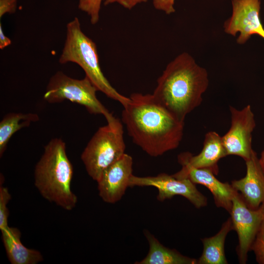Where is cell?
I'll return each mask as SVG.
<instances>
[{
    "label": "cell",
    "mask_w": 264,
    "mask_h": 264,
    "mask_svg": "<svg viewBox=\"0 0 264 264\" xmlns=\"http://www.w3.org/2000/svg\"><path fill=\"white\" fill-rule=\"evenodd\" d=\"M129 98L123 107L122 121L134 143L153 157L177 148L184 122L160 104L153 94L135 92Z\"/></svg>",
    "instance_id": "1"
},
{
    "label": "cell",
    "mask_w": 264,
    "mask_h": 264,
    "mask_svg": "<svg viewBox=\"0 0 264 264\" xmlns=\"http://www.w3.org/2000/svg\"><path fill=\"white\" fill-rule=\"evenodd\" d=\"M208 83L206 70L183 52L167 65L152 94L160 104L184 122L186 115L201 103Z\"/></svg>",
    "instance_id": "2"
},
{
    "label": "cell",
    "mask_w": 264,
    "mask_h": 264,
    "mask_svg": "<svg viewBox=\"0 0 264 264\" xmlns=\"http://www.w3.org/2000/svg\"><path fill=\"white\" fill-rule=\"evenodd\" d=\"M73 168L66 152L65 143L60 138L51 139L34 171L35 185L42 197L67 211L77 203L71 189Z\"/></svg>",
    "instance_id": "3"
},
{
    "label": "cell",
    "mask_w": 264,
    "mask_h": 264,
    "mask_svg": "<svg viewBox=\"0 0 264 264\" xmlns=\"http://www.w3.org/2000/svg\"><path fill=\"white\" fill-rule=\"evenodd\" d=\"M66 27V38L59 63L77 64L98 91L118 101L123 107L126 105L130 101L129 97L118 92L104 76L100 66L96 44L83 32L78 18L75 17L67 23Z\"/></svg>",
    "instance_id": "4"
},
{
    "label": "cell",
    "mask_w": 264,
    "mask_h": 264,
    "mask_svg": "<svg viewBox=\"0 0 264 264\" xmlns=\"http://www.w3.org/2000/svg\"><path fill=\"white\" fill-rule=\"evenodd\" d=\"M125 149L122 122L114 117L95 132L81 158L88 175L97 182L104 171L125 154Z\"/></svg>",
    "instance_id": "5"
},
{
    "label": "cell",
    "mask_w": 264,
    "mask_h": 264,
    "mask_svg": "<svg viewBox=\"0 0 264 264\" xmlns=\"http://www.w3.org/2000/svg\"><path fill=\"white\" fill-rule=\"evenodd\" d=\"M97 91L86 76L82 79H76L59 71L50 79L44 97L50 103L66 100L77 103L84 106L91 114L103 115L109 122L114 116L98 100Z\"/></svg>",
    "instance_id": "6"
},
{
    "label": "cell",
    "mask_w": 264,
    "mask_h": 264,
    "mask_svg": "<svg viewBox=\"0 0 264 264\" xmlns=\"http://www.w3.org/2000/svg\"><path fill=\"white\" fill-rule=\"evenodd\" d=\"M233 230L238 235L239 244L237 248L240 264L247 260L248 252L254 241L260 225L264 219V202L256 210L246 205L241 195L238 193L233 198L231 211Z\"/></svg>",
    "instance_id": "7"
},
{
    "label": "cell",
    "mask_w": 264,
    "mask_h": 264,
    "mask_svg": "<svg viewBox=\"0 0 264 264\" xmlns=\"http://www.w3.org/2000/svg\"><path fill=\"white\" fill-rule=\"evenodd\" d=\"M129 187L153 186L158 190L159 201L181 196L187 199L196 208L207 204V198L196 188L195 184L187 178H179L173 175L161 173L156 176H137L132 175L129 180Z\"/></svg>",
    "instance_id": "8"
},
{
    "label": "cell",
    "mask_w": 264,
    "mask_h": 264,
    "mask_svg": "<svg viewBox=\"0 0 264 264\" xmlns=\"http://www.w3.org/2000/svg\"><path fill=\"white\" fill-rule=\"evenodd\" d=\"M231 126L222 136L227 155H235L244 161L249 159L254 152L252 148V132L256 127L254 113L248 105L242 110L230 106Z\"/></svg>",
    "instance_id": "9"
},
{
    "label": "cell",
    "mask_w": 264,
    "mask_h": 264,
    "mask_svg": "<svg viewBox=\"0 0 264 264\" xmlns=\"http://www.w3.org/2000/svg\"><path fill=\"white\" fill-rule=\"evenodd\" d=\"M232 14L224 22L225 32L235 36L237 42L244 44L252 35L257 34L264 39V28L260 18V0H232Z\"/></svg>",
    "instance_id": "10"
},
{
    "label": "cell",
    "mask_w": 264,
    "mask_h": 264,
    "mask_svg": "<svg viewBox=\"0 0 264 264\" xmlns=\"http://www.w3.org/2000/svg\"><path fill=\"white\" fill-rule=\"evenodd\" d=\"M178 161L182 168L173 175L177 178L189 179L195 184L205 186L212 194L217 207L222 208L230 213L233 198L238 193L231 184L220 181L209 169L197 168L191 165L184 152L178 155Z\"/></svg>",
    "instance_id": "11"
},
{
    "label": "cell",
    "mask_w": 264,
    "mask_h": 264,
    "mask_svg": "<svg viewBox=\"0 0 264 264\" xmlns=\"http://www.w3.org/2000/svg\"><path fill=\"white\" fill-rule=\"evenodd\" d=\"M132 157L124 154L106 169L97 181L99 196L103 201L114 203L125 194L132 175Z\"/></svg>",
    "instance_id": "12"
},
{
    "label": "cell",
    "mask_w": 264,
    "mask_h": 264,
    "mask_svg": "<svg viewBox=\"0 0 264 264\" xmlns=\"http://www.w3.org/2000/svg\"><path fill=\"white\" fill-rule=\"evenodd\" d=\"M245 162V176L233 180L231 185L241 195L248 207L256 210L264 202V173L254 151L250 158Z\"/></svg>",
    "instance_id": "13"
},
{
    "label": "cell",
    "mask_w": 264,
    "mask_h": 264,
    "mask_svg": "<svg viewBox=\"0 0 264 264\" xmlns=\"http://www.w3.org/2000/svg\"><path fill=\"white\" fill-rule=\"evenodd\" d=\"M189 163L197 168L208 169L215 175L219 173L218 161L227 156L222 136L214 131L207 132L201 152L193 155L190 152H184Z\"/></svg>",
    "instance_id": "14"
},
{
    "label": "cell",
    "mask_w": 264,
    "mask_h": 264,
    "mask_svg": "<svg viewBox=\"0 0 264 264\" xmlns=\"http://www.w3.org/2000/svg\"><path fill=\"white\" fill-rule=\"evenodd\" d=\"M8 260L12 264H37L43 261L41 252L27 248L21 241V234L16 228L8 226L0 230Z\"/></svg>",
    "instance_id": "15"
},
{
    "label": "cell",
    "mask_w": 264,
    "mask_h": 264,
    "mask_svg": "<svg viewBox=\"0 0 264 264\" xmlns=\"http://www.w3.org/2000/svg\"><path fill=\"white\" fill-rule=\"evenodd\" d=\"M145 235L149 244V251L146 257L136 264H196V259L184 256L175 249L163 245L158 240L147 231Z\"/></svg>",
    "instance_id": "16"
},
{
    "label": "cell",
    "mask_w": 264,
    "mask_h": 264,
    "mask_svg": "<svg viewBox=\"0 0 264 264\" xmlns=\"http://www.w3.org/2000/svg\"><path fill=\"white\" fill-rule=\"evenodd\" d=\"M233 230L231 218L223 223L221 229L214 236L202 239L203 251L197 261L198 264H227L224 243L228 233Z\"/></svg>",
    "instance_id": "17"
},
{
    "label": "cell",
    "mask_w": 264,
    "mask_h": 264,
    "mask_svg": "<svg viewBox=\"0 0 264 264\" xmlns=\"http://www.w3.org/2000/svg\"><path fill=\"white\" fill-rule=\"evenodd\" d=\"M39 119L36 113H9L0 122V156L6 150L7 144L12 135L20 129L28 127L31 122Z\"/></svg>",
    "instance_id": "18"
},
{
    "label": "cell",
    "mask_w": 264,
    "mask_h": 264,
    "mask_svg": "<svg viewBox=\"0 0 264 264\" xmlns=\"http://www.w3.org/2000/svg\"><path fill=\"white\" fill-rule=\"evenodd\" d=\"M103 0H79L78 8L86 13L92 24H96L100 18L101 4Z\"/></svg>",
    "instance_id": "19"
},
{
    "label": "cell",
    "mask_w": 264,
    "mask_h": 264,
    "mask_svg": "<svg viewBox=\"0 0 264 264\" xmlns=\"http://www.w3.org/2000/svg\"><path fill=\"white\" fill-rule=\"evenodd\" d=\"M0 178H1V176ZM3 178H2V183L0 184V230H1L9 226L8 225V218L9 211L7 208V204L11 199V196L7 187L3 186Z\"/></svg>",
    "instance_id": "20"
},
{
    "label": "cell",
    "mask_w": 264,
    "mask_h": 264,
    "mask_svg": "<svg viewBox=\"0 0 264 264\" xmlns=\"http://www.w3.org/2000/svg\"><path fill=\"white\" fill-rule=\"evenodd\" d=\"M258 263L264 264V219L256 234L251 247Z\"/></svg>",
    "instance_id": "21"
},
{
    "label": "cell",
    "mask_w": 264,
    "mask_h": 264,
    "mask_svg": "<svg viewBox=\"0 0 264 264\" xmlns=\"http://www.w3.org/2000/svg\"><path fill=\"white\" fill-rule=\"evenodd\" d=\"M175 0H153V4L156 10L169 15L175 12Z\"/></svg>",
    "instance_id": "22"
},
{
    "label": "cell",
    "mask_w": 264,
    "mask_h": 264,
    "mask_svg": "<svg viewBox=\"0 0 264 264\" xmlns=\"http://www.w3.org/2000/svg\"><path fill=\"white\" fill-rule=\"evenodd\" d=\"M17 7V0H0V18L5 14L14 13Z\"/></svg>",
    "instance_id": "23"
},
{
    "label": "cell",
    "mask_w": 264,
    "mask_h": 264,
    "mask_svg": "<svg viewBox=\"0 0 264 264\" xmlns=\"http://www.w3.org/2000/svg\"><path fill=\"white\" fill-rule=\"evenodd\" d=\"M147 0H104V4L107 5L110 4L117 3L126 9L131 10L137 4L146 2Z\"/></svg>",
    "instance_id": "24"
},
{
    "label": "cell",
    "mask_w": 264,
    "mask_h": 264,
    "mask_svg": "<svg viewBox=\"0 0 264 264\" xmlns=\"http://www.w3.org/2000/svg\"><path fill=\"white\" fill-rule=\"evenodd\" d=\"M11 44V40L5 36L3 31L1 23H0V49H3Z\"/></svg>",
    "instance_id": "25"
},
{
    "label": "cell",
    "mask_w": 264,
    "mask_h": 264,
    "mask_svg": "<svg viewBox=\"0 0 264 264\" xmlns=\"http://www.w3.org/2000/svg\"><path fill=\"white\" fill-rule=\"evenodd\" d=\"M259 161L261 167L264 173V150L261 153L260 157L259 158Z\"/></svg>",
    "instance_id": "26"
}]
</instances>
